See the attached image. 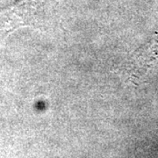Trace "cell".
Listing matches in <instances>:
<instances>
[{
	"label": "cell",
	"instance_id": "cell-1",
	"mask_svg": "<svg viewBox=\"0 0 158 158\" xmlns=\"http://www.w3.org/2000/svg\"><path fill=\"white\" fill-rule=\"evenodd\" d=\"M36 5L34 0H23L16 6L0 10V32L9 33L27 26L34 17Z\"/></svg>",
	"mask_w": 158,
	"mask_h": 158
}]
</instances>
